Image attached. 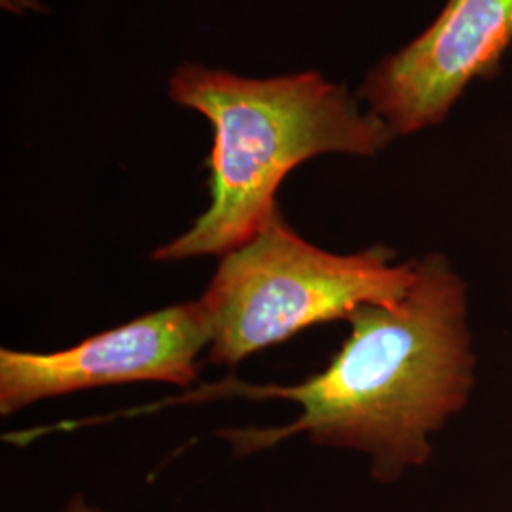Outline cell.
<instances>
[{"label":"cell","mask_w":512,"mask_h":512,"mask_svg":"<svg viewBox=\"0 0 512 512\" xmlns=\"http://www.w3.org/2000/svg\"><path fill=\"white\" fill-rule=\"evenodd\" d=\"M512 44V0H446L439 18L382 61L361 88L395 135L440 124L476 78L497 73Z\"/></svg>","instance_id":"5b68a950"},{"label":"cell","mask_w":512,"mask_h":512,"mask_svg":"<svg viewBox=\"0 0 512 512\" xmlns=\"http://www.w3.org/2000/svg\"><path fill=\"white\" fill-rule=\"evenodd\" d=\"M372 247L334 255L298 236L277 211L255 238L220 256L202 302L211 321V365L234 366L300 330L361 306H395L416 279V262L391 264Z\"/></svg>","instance_id":"3957f363"},{"label":"cell","mask_w":512,"mask_h":512,"mask_svg":"<svg viewBox=\"0 0 512 512\" xmlns=\"http://www.w3.org/2000/svg\"><path fill=\"white\" fill-rule=\"evenodd\" d=\"M65 512H103L99 511V509H95L92 505H88L86 503V499L82 497V495H74L73 499L69 501V505H67V509Z\"/></svg>","instance_id":"8992f818"},{"label":"cell","mask_w":512,"mask_h":512,"mask_svg":"<svg viewBox=\"0 0 512 512\" xmlns=\"http://www.w3.org/2000/svg\"><path fill=\"white\" fill-rule=\"evenodd\" d=\"M169 93L215 131L211 203L152 253L158 262L238 249L279 211L277 188L296 165L330 152L372 156L395 137L380 116L363 112L346 88L319 73L256 80L186 63L169 78Z\"/></svg>","instance_id":"7a4b0ae2"},{"label":"cell","mask_w":512,"mask_h":512,"mask_svg":"<svg viewBox=\"0 0 512 512\" xmlns=\"http://www.w3.org/2000/svg\"><path fill=\"white\" fill-rule=\"evenodd\" d=\"M351 332L323 372L298 385H234L230 395L300 406L285 427L228 429L238 456L293 435L317 446L372 456L374 476L393 480L431 454L427 435L458 412L471 385L465 293L440 256L416 262V279L395 306L368 304L348 317Z\"/></svg>","instance_id":"6da1fadb"},{"label":"cell","mask_w":512,"mask_h":512,"mask_svg":"<svg viewBox=\"0 0 512 512\" xmlns=\"http://www.w3.org/2000/svg\"><path fill=\"white\" fill-rule=\"evenodd\" d=\"M200 300L167 306L54 353L0 349V416L31 404L109 385L162 382L188 387L211 346Z\"/></svg>","instance_id":"277c9868"}]
</instances>
